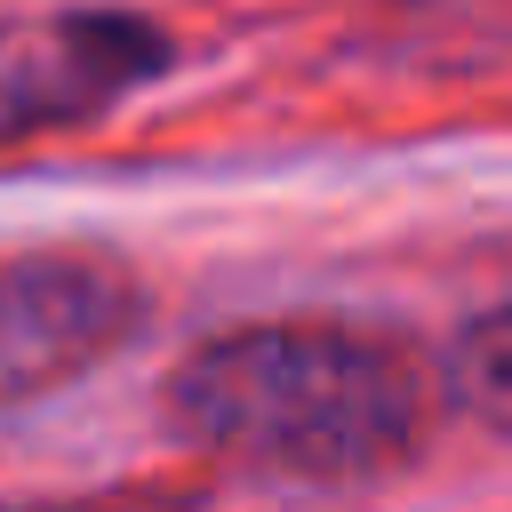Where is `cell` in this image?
I'll use <instances>...</instances> for the list:
<instances>
[{"label":"cell","instance_id":"1","mask_svg":"<svg viewBox=\"0 0 512 512\" xmlns=\"http://www.w3.org/2000/svg\"><path fill=\"white\" fill-rule=\"evenodd\" d=\"M168 408L200 448L232 464L288 480H352L408 456L424 424V384L384 336L280 320L184 352V368L168 376Z\"/></svg>","mask_w":512,"mask_h":512},{"label":"cell","instance_id":"2","mask_svg":"<svg viewBox=\"0 0 512 512\" xmlns=\"http://www.w3.org/2000/svg\"><path fill=\"white\" fill-rule=\"evenodd\" d=\"M168 72V40L144 16H8L0 24V144L80 128L128 88Z\"/></svg>","mask_w":512,"mask_h":512},{"label":"cell","instance_id":"3","mask_svg":"<svg viewBox=\"0 0 512 512\" xmlns=\"http://www.w3.org/2000/svg\"><path fill=\"white\" fill-rule=\"evenodd\" d=\"M144 296L112 256H0V408L96 368Z\"/></svg>","mask_w":512,"mask_h":512},{"label":"cell","instance_id":"4","mask_svg":"<svg viewBox=\"0 0 512 512\" xmlns=\"http://www.w3.org/2000/svg\"><path fill=\"white\" fill-rule=\"evenodd\" d=\"M448 384L464 408H480L496 432H512V304L472 320L456 344H448Z\"/></svg>","mask_w":512,"mask_h":512},{"label":"cell","instance_id":"5","mask_svg":"<svg viewBox=\"0 0 512 512\" xmlns=\"http://www.w3.org/2000/svg\"><path fill=\"white\" fill-rule=\"evenodd\" d=\"M72 512H88V504H72ZM120 512H168V504H120Z\"/></svg>","mask_w":512,"mask_h":512}]
</instances>
